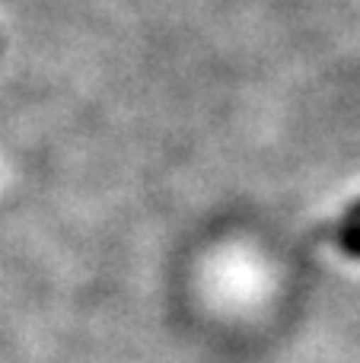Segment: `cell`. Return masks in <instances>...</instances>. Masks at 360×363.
<instances>
[{
	"mask_svg": "<svg viewBox=\"0 0 360 363\" xmlns=\"http://www.w3.org/2000/svg\"><path fill=\"white\" fill-rule=\"evenodd\" d=\"M338 245L351 258H360V226H338Z\"/></svg>",
	"mask_w": 360,
	"mask_h": 363,
	"instance_id": "6da1fadb",
	"label": "cell"
},
{
	"mask_svg": "<svg viewBox=\"0 0 360 363\" xmlns=\"http://www.w3.org/2000/svg\"><path fill=\"white\" fill-rule=\"evenodd\" d=\"M338 226H360V201H357L354 207H351L348 213H344V220H342Z\"/></svg>",
	"mask_w": 360,
	"mask_h": 363,
	"instance_id": "7a4b0ae2",
	"label": "cell"
}]
</instances>
